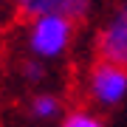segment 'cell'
<instances>
[{"instance_id": "cell-1", "label": "cell", "mask_w": 127, "mask_h": 127, "mask_svg": "<svg viewBox=\"0 0 127 127\" xmlns=\"http://www.w3.org/2000/svg\"><path fill=\"white\" fill-rule=\"evenodd\" d=\"M76 28L79 23L65 14H37L26 20L23 28V45L26 54L45 62H59L68 57V51L76 42Z\"/></svg>"}, {"instance_id": "cell-2", "label": "cell", "mask_w": 127, "mask_h": 127, "mask_svg": "<svg viewBox=\"0 0 127 127\" xmlns=\"http://www.w3.org/2000/svg\"><path fill=\"white\" fill-rule=\"evenodd\" d=\"M82 88L91 104H96L99 110H113L127 102V68L96 57L85 71Z\"/></svg>"}, {"instance_id": "cell-3", "label": "cell", "mask_w": 127, "mask_h": 127, "mask_svg": "<svg viewBox=\"0 0 127 127\" xmlns=\"http://www.w3.org/2000/svg\"><path fill=\"white\" fill-rule=\"evenodd\" d=\"M93 51L96 57L127 68V0H116L113 9L104 14L93 37Z\"/></svg>"}, {"instance_id": "cell-4", "label": "cell", "mask_w": 127, "mask_h": 127, "mask_svg": "<svg viewBox=\"0 0 127 127\" xmlns=\"http://www.w3.org/2000/svg\"><path fill=\"white\" fill-rule=\"evenodd\" d=\"M9 3L26 20L37 14H65L76 23H85L96 9V0H9Z\"/></svg>"}, {"instance_id": "cell-5", "label": "cell", "mask_w": 127, "mask_h": 127, "mask_svg": "<svg viewBox=\"0 0 127 127\" xmlns=\"http://www.w3.org/2000/svg\"><path fill=\"white\" fill-rule=\"evenodd\" d=\"M65 113V104H62V96L54 93V91H37L31 99H28V116L34 122H57L62 119Z\"/></svg>"}, {"instance_id": "cell-6", "label": "cell", "mask_w": 127, "mask_h": 127, "mask_svg": "<svg viewBox=\"0 0 127 127\" xmlns=\"http://www.w3.org/2000/svg\"><path fill=\"white\" fill-rule=\"evenodd\" d=\"M17 73H20V79L26 82V85H42V82L48 79V73H51V65L45 62V59H37L31 54H26L23 59H20V65H17Z\"/></svg>"}, {"instance_id": "cell-7", "label": "cell", "mask_w": 127, "mask_h": 127, "mask_svg": "<svg viewBox=\"0 0 127 127\" xmlns=\"http://www.w3.org/2000/svg\"><path fill=\"white\" fill-rule=\"evenodd\" d=\"M59 127H107V124H104V119L96 113V110L73 107V110H68V113H62Z\"/></svg>"}]
</instances>
